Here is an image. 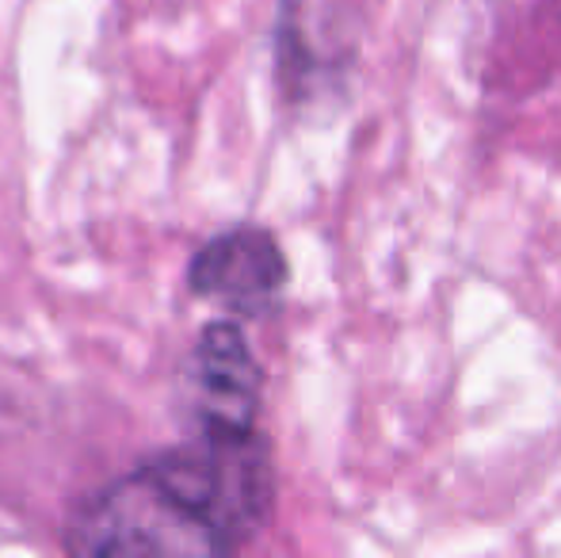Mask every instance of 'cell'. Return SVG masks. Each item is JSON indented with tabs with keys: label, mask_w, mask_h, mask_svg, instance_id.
<instances>
[{
	"label": "cell",
	"mask_w": 561,
	"mask_h": 558,
	"mask_svg": "<svg viewBox=\"0 0 561 558\" xmlns=\"http://www.w3.org/2000/svg\"><path fill=\"white\" fill-rule=\"evenodd\" d=\"M275 505L272 444L260 429H199L89 493L66 524L73 555H233Z\"/></svg>",
	"instance_id": "obj_1"
},
{
	"label": "cell",
	"mask_w": 561,
	"mask_h": 558,
	"mask_svg": "<svg viewBox=\"0 0 561 558\" xmlns=\"http://www.w3.org/2000/svg\"><path fill=\"white\" fill-rule=\"evenodd\" d=\"M290 264L283 246L264 226H233L210 238L187 264L195 298L222 306L237 318H264L283 303Z\"/></svg>",
	"instance_id": "obj_2"
},
{
	"label": "cell",
	"mask_w": 561,
	"mask_h": 558,
	"mask_svg": "<svg viewBox=\"0 0 561 558\" xmlns=\"http://www.w3.org/2000/svg\"><path fill=\"white\" fill-rule=\"evenodd\" d=\"M192 398L199 429L249 432L260 429L264 375L237 321H210L192 352Z\"/></svg>",
	"instance_id": "obj_3"
}]
</instances>
